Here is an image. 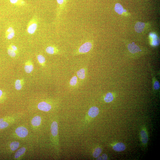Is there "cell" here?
I'll return each mask as SVG.
<instances>
[{
  "label": "cell",
  "instance_id": "obj_17",
  "mask_svg": "<svg viewBox=\"0 0 160 160\" xmlns=\"http://www.w3.org/2000/svg\"><path fill=\"white\" fill-rule=\"evenodd\" d=\"M142 142L146 144L148 141V136L146 132L144 130H142L140 133Z\"/></svg>",
  "mask_w": 160,
  "mask_h": 160
},
{
  "label": "cell",
  "instance_id": "obj_24",
  "mask_svg": "<svg viewBox=\"0 0 160 160\" xmlns=\"http://www.w3.org/2000/svg\"><path fill=\"white\" fill-rule=\"evenodd\" d=\"M19 146V142L14 141L12 142L10 144V148L12 151H15L18 149Z\"/></svg>",
  "mask_w": 160,
  "mask_h": 160
},
{
  "label": "cell",
  "instance_id": "obj_18",
  "mask_svg": "<svg viewBox=\"0 0 160 160\" xmlns=\"http://www.w3.org/2000/svg\"><path fill=\"white\" fill-rule=\"evenodd\" d=\"M9 1L12 4L18 6H22L26 5L24 0H9Z\"/></svg>",
  "mask_w": 160,
  "mask_h": 160
},
{
  "label": "cell",
  "instance_id": "obj_16",
  "mask_svg": "<svg viewBox=\"0 0 160 160\" xmlns=\"http://www.w3.org/2000/svg\"><path fill=\"white\" fill-rule=\"evenodd\" d=\"M86 70L85 68H82L79 70L77 73L78 78L81 80H84L86 76Z\"/></svg>",
  "mask_w": 160,
  "mask_h": 160
},
{
  "label": "cell",
  "instance_id": "obj_8",
  "mask_svg": "<svg viewBox=\"0 0 160 160\" xmlns=\"http://www.w3.org/2000/svg\"><path fill=\"white\" fill-rule=\"evenodd\" d=\"M15 35L14 30L12 26H10L6 30L5 36L6 38L8 40H10L14 38Z\"/></svg>",
  "mask_w": 160,
  "mask_h": 160
},
{
  "label": "cell",
  "instance_id": "obj_2",
  "mask_svg": "<svg viewBox=\"0 0 160 160\" xmlns=\"http://www.w3.org/2000/svg\"><path fill=\"white\" fill-rule=\"evenodd\" d=\"M38 24L37 17L34 16L29 21L27 28V32L29 34H33L36 31Z\"/></svg>",
  "mask_w": 160,
  "mask_h": 160
},
{
  "label": "cell",
  "instance_id": "obj_10",
  "mask_svg": "<svg viewBox=\"0 0 160 160\" xmlns=\"http://www.w3.org/2000/svg\"><path fill=\"white\" fill-rule=\"evenodd\" d=\"M33 69L34 66L31 61L28 60L25 62L24 70L26 73H31L33 71Z\"/></svg>",
  "mask_w": 160,
  "mask_h": 160
},
{
  "label": "cell",
  "instance_id": "obj_29",
  "mask_svg": "<svg viewBox=\"0 0 160 160\" xmlns=\"http://www.w3.org/2000/svg\"><path fill=\"white\" fill-rule=\"evenodd\" d=\"M107 155L106 154H103L101 156L98 157L97 160H107L108 159Z\"/></svg>",
  "mask_w": 160,
  "mask_h": 160
},
{
  "label": "cell",
  "instance_id": "obj_11",
  "mask_svg": "<svg viewBox=\"0 0 160 160\" xmlns=\"http://www.w3.org/2000/svg\"><path fill=\"white\" fill-rule=\"evenodd\" d=\"M99 108L96 106H93L89 110L88 114L89 116L92 118L97 117L99 113Z\"/></svg>",
  "mask_w": 160,
  "mask_h": 160
},
{
  "label": "cell",
  "instance_id": "obj_12",
  "mask_svg": "<svg viewBox=\"0 0 160 160\" xmlns=\"http://www.w3.org/2000/svg\"><path fill=\"white\" fill-rule=\"evenodd\" d=\"M113 148L116 151L121 152L125 150L126 146L123 143L119 142L114 145L113 146Z\"/></svg>",
  "mask_w": 160,
  "mask_h": 160
},
{
  "label": "cell",
  "instance_id": "obj_15",
  "mask_svg": "<svg viewBox=\"0 0 160 160\" xmlns=\"http://www.w3.org/2000/svg\"><path fill=\"white\" fill-rule=\"evenodd\" d=\"M150 36L151 39L152 45L155 46L158 45L159 40L157 35L154 33H150Z\"/></svg>",
  "mask_w": 160,
  "mask_h": 160
},
{
  "label": "cell",
  "instance_id": "obj_1",
  "mask_svg": "<svg viewBox=\"0 0 160 160\" xmlns=\"http://www.w3.org/2000/svg\"><path fill=\"white\" fill-rule=\"evenodd\" d=\"M92 47L93 44L91 42H86L80 46L75 51L74 55L77 56L85 54L90 51Z\"/></svg>",
  "mask_w": 160,
  "mask_h": 160
},
{
  "label": "cell",
  "instance_id": "obj_7",
  "mask_svg": "<svg viewBox=\"0 0 160 160\" xmlns=\"http://www.w3.org/2000/svg\"><path fill=\"white\" fill-rule=\"evenodd\" d=\"M38 108L40 110L44 112H48L51 109V106L48 103L43 101L38 104Z\"/></svg>",
  "mask_w": 160,
  "mask_h": 160
},
{
  "label": "cell",
  "instance_id": "obj_28",
  "mask_svg": "<svg viewBox=\"0 0 160 160\" xmlns=\"http://www.w3.org/2000/svg\"><path fill=\"white\" fill-rule=\"evenodd\" d=\"M102 150L101 148H97L93 153V157L95 158L98 157L102 152Z\"/></svg>",
  "mask_w": 160,
  "mask_h": 160
},
{
  "label": "cell",
  "instance_id": "obj_19",
  "mask_svg": "<svg viewBox=\"0 0 160 160\" xmlns=\"http://www.w3.org/2000/svg\"><path fill=\"white\" fill-rule=\"evenodd\" d=\"M24 84V81L23 79L17 80L15 83L16 89L17 90H20L22 88Z\"/></svg>",
  "mask_w": 160,
  "mask_h": 160
},
{
  "label": "cell",
  "instance_id": "obj_31",
  "mask_svg": "<svg viewBox=\"0 0 160 160\" xmlns=\"http://www.w3.org/2000/svg\"><path fill=\"white\" fill-rule=\"evenodd\" d=\"M3 94V92L2 91L0 90V98L1 97Z\"/></svg>",
  "mask_w": 160,
  "mask_h": 160
},
{
  "label": "cell",
  "instance_id": "obj_20",
  "mask_svg": "<svg viewBox=\"0 0 160 160\" xmlns=\"http://www.w3.org/2000/svg\"><path fill=\"white\" fill-rule=\"evenodd\" d=\"M41 117L39 116H36L33 118L31 123L33 126H39L41 124Z\"/></svg>",
  "mask_w": 160,
  "mask_h": 160
},
{
  "label": "cell",
  "instance_id": "obj_13",
  "mask_svg": "<svg viewBox=\"0 0 160 160\" xmlns=\"http://www.w3.org/2000/svg\"><path fill=\"white\" fill-rule=\"evenodd\" d=\"M115 11L120 15H123L124 13H126V11L124 10L123 6L119 3H116L114 8Z\"/></svg>",
  "mask_w": 160,
  "mask_h": 160
},
{
  "label": "cell",
  "instance_id": "obj_22",
  "mask_svg": "<svg viewBox=\"0 0 160 160\" xmlns=\"http://www.w3.org/2000/svg\"><path fill=\"white\" fill-rule=\"evenodd\" d=\"M37 59L40 64L43 66H45L46 60L45 57L43 55L41 54L38 55Z\"/></svg>",
  "mask_w": 160,
  "mask_h": 160
},
{
  "label": "cell",
  "instance_id": "obj_21",
  "mask_svg": "<svg viewBox=\"0 0 160 160\" xmlns=\"http://www.w3.org/2000/svg\"><path fill=\"white\" fill-rule=\"evenodd\" d=\"M114 99V97L112 93L108 92L106 94L104 98V101L107 103H110L112 102Z\"/></svg>",
  "mask_w": 160,
  "mask_h": 160
},
{
  "label": "cell",
  "instance_id": "obj_9",
  "mask_svg": "<svg viewBox=\"0 0 160 160\" xmlns=\"http://www.w3.org/2000/svg\"><path fill=\"white\" fill-rule=\"evenodd\" d=\"M46 52L49 54L54 55L58 54L59 50L56 47L54 46H50L46 48Z\"/></svg>",
  "mask_w": 160,
  "mask_h": 160
},
{
  "label": "cell",
  "instance_id": "obj_25",
  "mask_svg": "<svg viewBox=\"0 0 160 160\" xmlns=\"http://www.w3.org/2000/svg\"><path fill=\"white\" fill-rule=\"evenodd\" d=\"M78 83V78L76 76L73 77L70 81V85L72 87H75L77 84Z\"/></svg>",
  "mask_w": 160,
  "mask_h": 160
},
{
  "label": "cell",
  "instance_id": "obj_23",
  "mask_svg": "<svg viewBox=\"0 0 160 160\" xmlns=\"http://www.w3.org/2000/svg\"><path fill=\"white\" fill-rule=\"evenodd\" d=\"M7 52L8 55L12 58L15 57L18 53L11 49L9 46L8 48Z\"/></svg>",
  "mask_w": 160,
  "mask_h": 160
},
{
  "label": "cell",
  "instance_id": "obj_6",
  "mask_svg": "<svg viewBox=\"0 0 160 160\" xmlns=\"http://www.w3.org/2000/svg\"><path fill=\"white\" fill-rule=\"evenodd\" d=\"M17 135L21 138H24L28 136V131L25 128L20 127L17 128L15 131Z\"/></svg>",
  "mask_w": 160,
  "mask_h": 160
},
{
  "label": "cell",
  "instance_id": "obj_30",
  "mask_svg": "<svg viewBox=\"0 0 160 160\" xmlns=\"http://www.w3.org/2000/svg\"><path fill=\"white\" fill-rule=\"evenodd\" d=\"M9 46L13 50L16 51L18 53V49L16 46L13 44H11Z\"/></svg>",
  "mask_w": 160,
  "mask_h": 160
},
{
  "label": "cell",
  "instance_id": "obj_26",
  "mask_svg": "<svg viewBox=\"0 0 160 160\" xmlns=\"http://www.w3.org/2000/svg\"><path fill=\"white\" fill-rule=\"evenodd\" d=\"M26 151V148H22L19 150L15 153V157L18 158L22 155Z\"/></svg>",
  "mask_w": 160,
  "mask_h": 160
},
{
  "label": "cell",
  "instance_id": "obj_3",
  "mask_svg": "<svg viewBox=\"0 0 160 160\" xmlns=\"http://www.w3.org/2000/svg\"><path fill=\"white\" fill-rule=\"evenodd\" d=\"M57 19L59 21L61 13L66 8L68 0H57Z\"/></svg>",
  "mask_w": 160,
  "mask_h": 160
},
{
  "label": "cell",
  "instance_id": "obj_14",
  "mask_svg": "<svg viewBox=\"0 0 160 160\" xmlns=\"http://www.w3.org/2000/svg\"><path fill=\"white\" fill-rule=\"evenodd\" d=\"M51 130L52 134L53 136L56 137L58 133V125L55 121L53 122L51 124Z\"/></svg>",
  "mask_w": 160,
  "mask_h": 160
},
{
  "label": "cell",
  "instance_id": "obj_5",
  "mask_svg": "<svg viewBox=\"0 0 160 160\" xmlns=\"http://www.w3.org/2000/svg\"><path fill=\"white\" fill-rule=\"evenodd\" d=\"M147 24L141 22H137L135 26V30L137 33H140L145 31L147 28Z\"/></svg>",
  "mask_w": 160,
  "mask_h": 160
},
{
  "label": "cell",
  "instance_id": "obj_27",
  "mask_svg": "<svg viewBox=\"0 0 160 160\" xmlns=\"http://www.w3.org/2000/svg\"><path fill=\"white\" fill-rule=\"evenodd\" d=\"M8 126V123L5 121L3 118L0 119V129H3L6 128Z\"/></svg>",
  "mask_w": 160,
  "mask_h": 160
},
{
  "label": "cell",
  "instance_id": "obj_4",
  "mask_svg": "<svg viewBox=\"0 0 160 160\" xmlns=\"http://www.w3.org/2000/svg\"><path fill=\"white\" fill-rule=\"evenodd\" d=\"M127 48L128 51L132 54H137L142 52L141 48L134 43L128 44Z\"/></svg>",
  "mask_w": 160,
  "mask_h": 160
}]
</instances>
